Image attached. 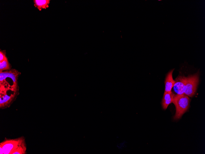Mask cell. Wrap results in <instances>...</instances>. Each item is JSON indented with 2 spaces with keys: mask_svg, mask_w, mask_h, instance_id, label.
Wrapping results in <instances>:
<instances>
[{
  "mask_svg": "<svg viewBox=\"0 0 205 154\" xmlns=\"http://www.w3.org/2000/svg\"><path fill=\"white\" fill-rule=\"evenodd\" d=\"M175 105L176 112L174 120L180 118L188 109L190 103L189 97L185 95H175L172 101Z\"/></svg>",
  "mask_w": 205,
  "mask_h": 154,
  "instance_id": "6da1fadb",
  "label": "cell"
},
{
  "mask_svg": "<svg viewBox=\"0 0 205 154\" xmlns=\"http://www.w3.org/2000/svg\"><path fill=\"white\" fill-rule=\"evenodd\" d=\"M25 139L20 137L13 139H6L0 143V154H12L14 151L25 142Z\"/></svg>",
  "mask_w": 205,
  "mask_h": 154,
  "instance_id": "7a4b0ae2",
  "label": "cell"
},
{
  "mask_svg": "<svg viewBox=\"0 0 205 154\" xmlns=\"http://www.w3.org/2000/svg\"><path fill=\"white\" fill-rule=\"evenodd\" d=\"M199 72L186 77L184 95L192 97L195 94L199 82Z\"/></svg>",
  "mask_w": 205,
  "mask_h": 154,
  "instance_id": "3957f363",
  "label": "cell"
},
{
  "mask_svg": "<svg viewBox=\"0 0 205 154\" xmlns=\"http://www.w3.org/2000/svg\"><path fill=\"white\" fill-rule=\"evenodd\" d=\"M186 77L179 76L175 79L173 87L174 92L178 95H184V90Z\"/></svg>",
  "mask_w": 205,
  "mask_h": 154,
  "instance_id": "277c9868",
  "label": "cell"
},
{
  "mask_svg": "<svg viewBox=\"0 0 205 154\" xmlns=\"http://www.w3.org/2000/svg\"><path fill=\"white\" fill-rule=\"evenodd\" d=\"M16 94H8L6 93H0V108L3 109L9 106L14 100Z\"/></svg>",
  "mask_w": 205,
  "mask_h": 154,
  "instance_id": "5b68a950",
  "label": "cell"
},
{
  "mask_svg": "<svg viewBox=\"0 0 205 154\" xmlns=\"http://www.w3.org/2000/svg\"><path fill=\"white\" fill-rule=\"evenodd\" d=\"M174 69H172L167 74L165 81L164 92H171L175 83V81L172 77V73Z\"/></svg>",
  "mask_w": 205,
  "mask_h": 154,
  "instance_id": "8992f818",
  "label": "cell"
},
{
  "mask_svg": "<svg viewBox=\"0 0 205 154\" xmlns=\"http://www.w3.org/2000/svg\"><path fill=\"white\" fill-rule=\"evenodd\" d=\"M175 95L171 91L168 92H164L162 103L164 109H166L168 105L172 102Z\"/></svg>",
  "mask_w": 205,
  "mask_h": 154,
  "instance_id": "52a82bcc",
  "label": "cell"
},
{
  "mask_svg": "<svg viewBox=\"0 0 205 154\" xmlns=\"http://www.w3.org/2000/svg\"><path fill=\"white\" fill-rule=\"evenodd\" d=\"M34 6L41 11L42 9H46L49 6L50 0H34Z\"/></svg>",
  "mask_w": 205,
  "mask_h": 154,
  "instance_id": "ba28073f",
  "label": "cell"
},
{
  "mask_svg": "<svg viewBox=\"0 0 205 154\" xmlns=\"http://www.w3.org/2000/svg\"><path fill=\"white\" fill-rule=\"evenodd\" d=\"M11 66L7 58L1 62H0V72L4 70H10Z\"/></svg>",
  "mask_w": 205,
  "mask_h": 154,
  "instance_id": "9c48e42d",
  "label": "cell"
},
{
  "mask_svg": "<svg viewBox=\"0 0 205 154\" xmlns=\"http://www.w3.org/2000/svg\"><path fill=\"white\" fill-rule=\"evenodd\" d=\"M26 150V147L24 142L16 149L12 154H25Z\"/></svg>",
  "mask_w": 205,
  "mask_h": 154,
  "instance_id": "30bf717a",
  "label": "cell"
},
{
  "mask_svg": "<svg viewBox=\"0 0 205 154\" xmlns=\"http://www.w3.org/2000/svg\"><path fill=\"white\" fill-rule=\"evenodd\" d=\"M7 58L5 50L0 51V62H1Z\"/></svg>",
  "mask_w": 205,
  "mask_h": 154,
  "instance_id": "8fae6325",
  "label": "cell"
}]
</instances>
